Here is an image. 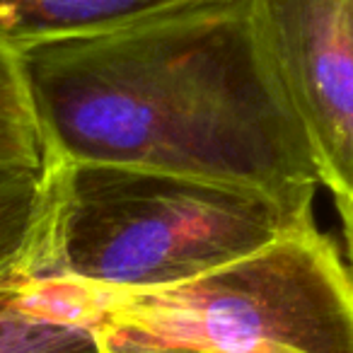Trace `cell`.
Wrapping results in <instances>:
<instances>
[{"mask_svg":"<svg viewBox=\"0 0 353 353\" xmlns=\"http://www.w3.org/2000/svg\"><path fill=\"white\" fill-rule=\"evenodd\" d=\"M56 213L54 165L0 167V285L44 276Z\"/></svg>","mask_w":353,"mask_h":353,"instance_id":"5","label":"cell"},{"mask_svg":"<svg viewBox=\"0 0 353 353\" xmlns=\"http://www.w3.org/2000/svg\"><path fill=\"white\" fill-rule=\"evenodd\" d=\"M250 8L319 184L334 203H353V0H250Z\"/></svg>","mask_w":353,"mask_h":353,"instance_id":"4","label":"cell"},{"mask_svg":"<svg viewBox=\"0 0 353 353\" xmlns=\"http://www.w3.org/2000/svg\"><path fill=\"white\" fill-rule=\"evenodd\" d=\"M0 353H99V334L44 322L12 307L0 314Z\"/></svg>","mask_w":353,"mask_h":353,"instance_id":"8","label":"cell"},{"mask_svg":"<svg viewBox=\"0 0 353 353\" xmlns=\"http://www.w3.org/2000/svg\"><path fill=\"white\" fill-rule=\"evenodd\" d=\"M192 0H0V44L17 56L32 46L104 34Z\"/></svg>","mask_w":353,"mask_h":353,"instance_id":"6","label":"cell"},{"mask_svg":"<svg viewBox=\"0 0 353 353\" xmlns=\"http://www.w3.org/2000/svg\"><path fill=\"white\" fill-rule=\"evenodd\" d=\"M339 216L343 225V247H346V261L353 274V203H336Z\"/></svg>","mask_w":353,"mask_h":353,"instance_id":"10","label":"cell"},{"mask_svg":"<svg viewBox=\"0 0 353 353\" xmlns=\"http://www.w3.org/2000/svg\"><path fill=\"white\" fill-rule=\"evenodd\" d=\"M49 160L174 172L312 203L317 170L250 0H192L20 54Z\"/></svg>","mask_w":353,"mask_h":353,"instance_id":"1","label":"cell"},{"mask_svg":"<svg viewBox=\"0 0 353 353\" xmlns=\"http://www.w3.org/2000/svg\"><path fill=\"white\" fill-rule=\"evenodd\" d=\"M49 165L20 56L0 44V167Z\"/></svg>","mask_w":353,"mask_h":353,"instance_id":"7","label":"cell"},{"mask_svg":"<svg viewBox=\"0 0 353 353\" xmlns=\"http://www.w3.org/2000/svg\"><path fill=\"white\" fill-rule=\"evenodd\" d=\"M97 334H99V353H201V351H192V348L141 341V339L109 332V329H97Z\"/></svg>","mask_w":353,"mask_h":353,"instance_id":"9","label":"cell"},{"mask_svg":"<svg viewBox=\"0 0 353 353\" xmlns=\"http://www.w3.org/2000/svg\"><path fill=\"white\" fill-rule=\"evenodd\" d=\"M44 276L143 293L196 281L314 225L312 203L174 172L51 160Z\"/></svg>","mask_w":353,"mask_h":353,"instance_id":"2","label":"cell"},{"mask_svg":"<svg viewBox=\"0 0 353 353\" xmlns=\"http://www.w3.org/2000/svg\"><path fill=\"white\" fill-rule=\"evenodd\" d=\"M99 329L201 353H353V274L307 225L162 290H107Z\"/></svg>","mask_w":353,"mask_h":353,"instance_id":"3","label":"cell"},{"mask_svg":"<svg viewBox=\"0 0 353 353\" xmlns=\"http://www.w3.org/2000/svg\"><path fill=\"white\" fill-rule=\"evenodd\" d=\"M30 281H22V283H10V285H0V314L8 312V310L17 307V300H20V293L25 290V285Z\"/></svg>","mask_w":353,"mask_h":353,"instance_id":"11","label":"cell"}]
</instances>
